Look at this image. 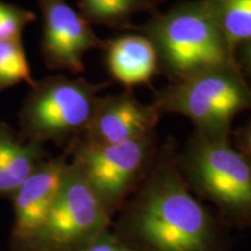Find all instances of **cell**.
Listing matches in <instances>:
<instances>
[{"label": "cell", "instance_id": "1", "mask_svg": "<svg viewBox=\"0 0 251 251\" xmlns=\"http://www.w3.org/2000/svg\"><path fill=\"white\" fill-rule=\"evenodd\" d=\"M113 233L133 251H230L224 226L191 193L171 157L153 165Z\"/></svg>", "mask_w": 251, "mask_h": 251}, {"label": "cell", "instance_id": "2", "mask_svg": "<svg viewBox=\"0 0 251 251\" xmlns=\"http://www.w3.org/2000/svg\"><path fill=\"white\" fill-rule=\"evenodd\" d=\"M157 58L176 81L220 68H236L234 50L215 24L205 0L184 4L144 27Z\"/></svg>", "mask_w": 251, "mask_h": 251}, {"label": "cell", "instance_id": "3", "mask_svg": "<svg viewBox=\"0 0 251 251\" xmlns=\"http://www.w3.org/2000/svg\"><path fill=\"white\" fill-rule=\"evenodd\" d=\"M179 165L188 186L219 209L225 224L251 228V162L228 137L197 133Z\"/></svg>", "mask_w": 251, "mask_h": 251}, {"label": "cell", "instance_id": "4", "mask_svg": "<svg viewBox=\"0 0 251 251\" xmlns=\"http://www.w3.org/2000/svg\"><path fill=\"white\" fill-rule=\"evenodd\" d=\"M153 105L159 112L190 119L198 134L228 137L233 118L251 107V91L237 68L211 69L175 81L159 92Z\"/></svg>", "mask_w": 251, "mask_h": 251}, {"label": "cell", "instance_id": "5", "mask_svg": "<svg viewBox=\"0 0 251 251\" xmlns=\"http://www.w3.org/2000/svg\"><path fill=\"white\" fill-rule=\"evenodd\" d=\"M106 86L63 75L35 81L19 113L20 134L42 144L85 134L98 105V92Z\"/></svg>", "mask_w": 251, "mask_h": 251}, {"label": "cell", "instance_id": "6", "mask_svg": "<svg viewBox=\"0 0 251 251\" xmlns=\"http://www.w3.org/2000/svg\"><path fill=\"white\" fill-rule=\"evenodd\" d=\"M111 213L74 162L57 199L27 251H78L109 229Z\"/></svg>", "mask_w": 251, "mask_h": 251}, {"label": "cell", "instance_id": "7", "mask_svg": "<svg viewBox=\"0 0 251 251\" xmlns=\"http://www.w3.org/2000/svg\"><path fill=\"white\" fill-rule=\"evenodd\" d=\"M151 155V136L118 144L81 141L74 151L78 165L113 214L146 170Z\"/></svg>", "mask_w": 251, "mask_h": 251}, {"label": "cell", "instance_id": "8", "mask_svg": "<svg viewBox=\"0 0 251 251\" xmlns=\"http://www.w3.org/2000/svg\"><path fill=\"white\" fill-rule=\"evenodd\" d=\"M40 8L43 19L41 50L47 67L71 74L83 72L84 55L105 48V41L64 0H40Z\"/></svg>", "mask_w": 251, "mask_h": 251}, {"label": "cell", "instance_id": "9", "mask_svg": "<svg viewBox=\"0 0 251 251\" xmlns=\"http://www.w3.org/2000/svg\"><path fill=\"white\" fill-rule=\"evenodd\" d=\"M68 163L63 158L42 161L13 194V238L28 248L48 218L61 190Z\"/></svg>", "mask_w": 251, "mask_h": 251}, {"label": "cell", "instance_id": "10", "mask_svg": "<svg viewBox=\"0 0 251 251\" xmlns=\"http://www.w3.org/2000/svg\"><path fill=\"white\" fill-rule=\"evenodd\" d=\"M161 112L129 92L100 97L84 141L94 144H118L151 136Z\"/></svg>", "mask_w": 251, "mask_h": 251}, {"label": "cell", "instance_id": "11", "mask_svg": "<svg viewBox=\"0 0 251 251\" xmlns=\"http://www.w3.org/2000/svg\"><path fill=\"white\" fill-rule=\"evenodd\" d=\"M106 65L113 79L135 86L151 79L158 67L156 50L144 35H124L106 42Z\"/></svg>", "mask_w": 251, "mask_h": 251}, {"label": "cell", "instance_id": "12", "mask_svg": "<svg viewBox=\"0 0 251 251\" xmlns=\"http://www.w3.org/2000/svg\"><path fill=\"white\" fill-rule=\"evenodd\" d=\"M43 156L42 143L26 140L0 119V198L13 197Z\"/></svg>", "mask_w": 251, "mask_h": 251}, {"label": "cell", "instance_id": "13", "mask_svg": "<svg viewBox=\"0 0 251 251\" xmlns=\"http://www.w3.org/2000/svg\"><path fill=\"white\" fill-rule=\"evenodd\" d=\"M215 24L235 51L251 40V0H205Z\"/></svg>", "mask_w": 251, "mask_h": 251}, {"label": "cell", "instance_id": "14", "mask_svg": "<svg viewBox=\"0 0 251 251\" xmlns=\"http://www.w3.org/2000/svg\"><path fill=\"white\" fill-rule=\"evenodd\" d=\"M26 83L30 87L35 80L31 76L29 62L25 52L23 40L0 43V92L8 87Z\"/></svg>", "mask_w": 251, "mask_h": 251}, {"label": "cell", "instance_id": "15", "mask_svg": "<svg viewBox=\"0 0 251 251\" xmlns=\"http://www.w3.org/2000/svg\"><path fill=\"white\" fill-rule=\"evenodd\" d=\"M81 15L89 23L114 25L139 6V0H79Z\"/></svg>", "mask_w": 251, "mask_h": 251}, {"label": "cell", "instance_id": "16", "mask_svg": "<svg viewBox=\"0 0 251 251\" xmlns=\"http://www.w3.org/2000/svg\"><path fill=\"white\" fill-rule=\"evenodd\" d=\"M35 20V13L20 6L0 1V43L21 39L23 31Z\"/></svg>", "mask_w": 251, "mask_h": 251}, {"label": "cell", "instance_id": "17", "mask_svg": "<svg viewBox=\"0 0 251 251\" xmlns=\"http://www.w3.org/2000/svg\"><path fill=\"white\" fill-rule=\"evenodd\" d=\"M78 251H133L129 249L112 230L102 231L89 244Z\"/></svg>", "mask_w": 251, "mask_h": 251}, {"label": "cell", "instance_id": "18", "mask_svg": "<svg viewBox=\"0 0 251 251\" xmlns=\"http://www.w3.org/2000/svg\"><path fill=\"white\" fill-rule=\"evenodd\" d=\"M241 59L247 75L251 80V40L241 43Z\"/></svg>", "mask_w": 251, "mask_h": 251}, {"label": "cell", "instance_id": "19", "mask_svg": "<svg viewBox=\"0 0 251 251\" xmlns=\"http://www.w3.org/2000/svg\"><path fill=\"white\" fill-rule=\"evenodd\" d=\"M242 153L251 162V122L242 135Z\"/></svg>", "mask_w": 251, "mask_h": 251}]
</instances>
